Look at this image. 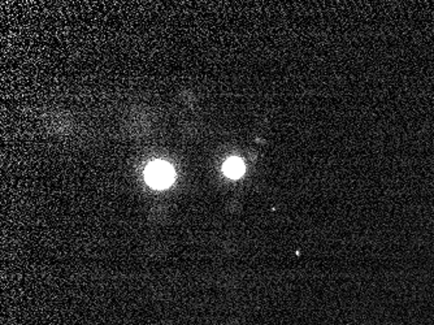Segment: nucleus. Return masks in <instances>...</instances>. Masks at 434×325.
Instances as JSON below:
<instances>
[{
  "label": "nucleus",
  "mask_w": 434,
  "mask_h": 325,
  "mask_svg": "<svg viewBox=\"0 0 434 325\" xmlns=\"http://www.w3.org/2000/svg\"><path fill=\"white\" fill-rule=\"evenodd\" d=\"M146 170H148L146 180L148 184L157 189L171 185L174 178V172L172 170L171 165H168L167 162H151Z\"/></svg>",
  "instance_id": "obj_1"
},
{
  "label": "nucleus",
  "mask_w": 434,
  "mask_h": 325,
  "mask_svg": "<svg viewBox=\"0 0 434 325\" xmlns=\"http://www.w3.org/2000/svg\"><path fill=\"white\" fill-rule=\"evenodd\" d=\"M225 175L228 177L238 178L245 173V164L242 162L240 159L232 158L224 164Z\"/></svg>",
  "instance_id": "obj_2"
}]
</instances>
